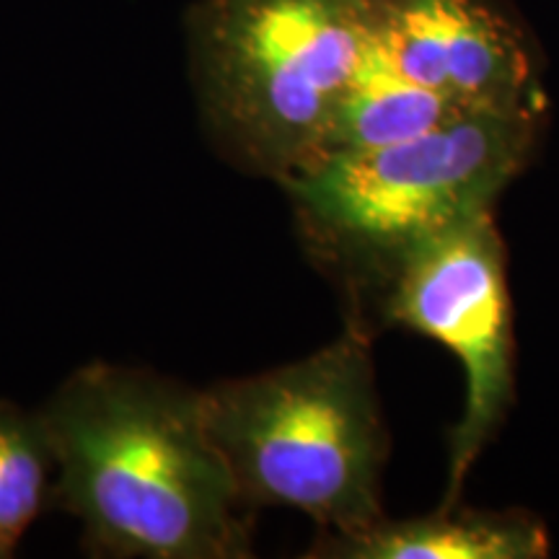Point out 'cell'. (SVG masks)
<instances>
[{"mask_svg": "<svg viewBox=\"0 0 559 559\" xmlns=\"http://www.w3.org/2000/svg\"><path fill=\"white\" fill-rule=\"evenodd\" d=\"M55 453L52 506L104 559L251 557V510L205 423L202 389L94 360L39 404Z\"/></svg>", "mask_w": 559, "mask_h": 559, "instance_id": "cell-1", "label": "cell"}, {"mask_svg": "<svg viewBox=\"0 0 559 559\" xmlns=\"http://www.w3.org/2000/svg\"><path fill=\"white\" fill-rule=\"evenodd\" d=\"M542 117L474 111L402 143L306 160L277 181L306 254L349 300L376 298L419 243L492 213L534 156Z\"/></svg>", "mask_w": 559, "mask_h": 559, "instance_id": "cell-2", "label": "cell"}, {"mask_svg": "<svg viewBox=\"0 0 559 559\" xmlns=\"http://www.w3.org/2000/svg\"><path fill=\"white\" fill-rule=\"evenodd\" d=\"M202 400L210 436L251 513L298 510L326 534L383 519L389 436L360 321L309 358L218 381Z\"/></svg>", "mask_w": 559, "mask_h": 559, "instance_id": "cell-3", "label": "cell"}, {"mask_svg": "<svg viewBox=\"0 0 559 559\" xmlns=\"http://www.w3.org/2000/svg\"><path fill=\"white\" fill-rule=\"evenodd\" d=\"M187 60L202 124L251 177L319 156L368 45L366 0H194Z\"/></svg>", "mask_w": 559, "mask_h": 559, "instance_id": "cell-4", "label": "cell"}, {"mask_svg": "<svg viewBox=\"0 0 559 559\" xmlns=\"http://www.w3.org/2000/svg\"><path fill=\"white\" fill-rule=\"evenodd\" d=\"M373 300L383 321L440 342L464 366L466 400L451 432L443 498L451 508L515 396L508 262L495 210L419 243Z\"/></svg>", "mask_w": 559, "mask_h": 559, "instance_id": "cell-5", "label": "cell"}, {"mask_svg": "<svg viewBox=\"0 0 559 559\" xmlns=\"http://www.w3.org/2000/svg\"><path fill=\"white\" fill-rule=\"evenodd\" d=\"M368 50L469 111L544 115L542 73L495 0H366Z\"/></svg>", "mask_w": 559, "mask_h": 559, "instance_id": "cell-6", "label": "cell"}, {"mask_svg": "<svg viewBox=\"0 0 559 559\" xmlns=\"http://www.w3.org/2000/svg\"><path fill=\"white\" fill-rule=\"evenodd\" d=\"M549 555L547 531L534 515L519 510L443 508L419 519L381 521L353 531L326 534L306 557L324 559H542Z\"/></svg>", "mask_w": 559, "mask_h": 559, "instance_id": "cell-7", "label": "cell"}, {"mask_svg": "<svg viewBox=\"0 0 559 559\" xmlns=\"http://www.w3.org/2000/svg\"><path fill=\"white\" fill-rule=\"evenodd\" d=\"M474 115L449 96L412 83L368 50L342 96L321 153L368 151L425 135ZM317 158V156H313Z\"/></svg>", "mask_w": 559, "mask_h": 559, "instance_id": "cell-8", "label": "cell"}, {"mask_svg": "<svg viewBox=\"0 0 559 559\" xmlns=\"http://www.w3.org/2000/svg\"><path fill=\"white\" fill-rule=\"evenodd\" d=\"M52 495L55 453L39 407L0 400V559L16 555Z\"/></svg>", "mask_w": 559, "mask_h": 559, "instance_id": "cell-9", "label": "cell"}]
</instances>
